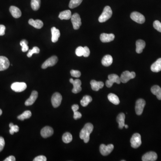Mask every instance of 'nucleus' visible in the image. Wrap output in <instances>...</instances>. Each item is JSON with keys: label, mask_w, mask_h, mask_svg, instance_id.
Segmentation results:
<instances>
[{"label": "nucleus", "mask_w": 161, "mask_h": 161, "mask_svg": "<svg viewBox=\"0 0 161 161\" xmlns=\"http://www.w3.org/2000/svg\"><path fill=\"white\" fill-rule=\"evenodd\" d=\"M92 101V99L91 96H89V95H85L80 100V104L82 105L83 106H86Z\"/></svg>", "instance_id": "obj_30"}, {"label": "nucleus", "mask_w": 161, "mask_h": 161, "mask_svg": "<svg viewBox=\"0 0 161 161\" xmlns=\"http://www.w3.org/2000/svg\"><path fill=\"white\" fill-rule=\"evenodd\" d=\"M115 35L113 34L102 33L100 38L102 42L108 43L112 41L115 38Z\"/></svg>", "instance_id": "obj_17"}, {"label": "nucleus", "mask_w": 161, "mask_h": 161, "mask_svg": "<svg viewBox=\"0 0 161 161\" xmlns=\"http://www.w3.org/2000/svg\"><path fill=\"white\" fill-rule=\"evenodd\" d=\"M34 161H46L47 158L46 157L43 155L38 156L36 157L35 159H34Z\"/></svg>", "instance_id": "obj_43"}, {"label": "nucleus", "mask_w": 161, "mask_h": 161, "mask_svg": "<svg viewBox=\"0 0 161 161\" xmlns=\"http://www.w3.org/2000/svg\"><path fill=\"white\" fill-rule=\"evenodd\" d=\"M71 76L75 78H79L81 75V73L78 70H72L70 71Z\"/></svg>", "instance_id": "obj_40"}, {"label": "nucleus", "mask_w": 161, "mask_h": 161, "mask_svg": "<svg viewBox=\"0 0 161 161\" xmlns=\"http://www.w3.org/2000/svg\"><path fill=\"white\" fill-rule=\"evenodd\" d=\"M52 33V41L53 43H56L58 41L60 36V34L59 30L55 27H53L51 29Z\"/></svg>", "instance_id": "obj_20"}, {"label": "nucleus", "mask_w": 161, "mask_h": 161, "mask_svg": "<svg viewBox=\"0 0 161 161\" xmlns=\"http://www.w3.org/2000/svg\"><path fill=\"white\" fill-rule=\"evenodd\" d=\"M112 11L110 7L106 6L104 8V11L99 18L100 22H104L111 18L112 16Z\"/></svg>", "instance_id": "obj_2"}, {"label": "nucleus", "mask_w": 161, "mask_h": 161, "mask_svg": "<svg viewBox=\"0 0 161 161\" xmlns=\"http://www.w3.org/2000/svg\"><path fill=\"white\" fill-rule=\"evenodd\" d=\"M91 88L94 91H99V90L102 89L104 86V83L102 82H97L96 80H91L90 82Z\"/></svg>", "instance_id": "obj_21"}, {"label": "nucleus", "mask_w": 161, "mask_h": 161, "mask_svg": "<svg viewBox=\"0 0 161 161\" xmlns=\"http://www.w3.org/2000/svg\"><path fill=\"white\" fill-rule=\"evenodd\" d=\"M151 70L153 72L158 73L161 71V58L158 59L151 66Z\"/></svg>", "instance_id": "obj_23"}, {"label": "nucleus", "mask_w": 161, "mask_h": 161, "mask_svg": "<svg viewBox=\"0 0 161 161\" xmlns=\"http://www.w3.org/2000/svg\"><path fill=\"white\" fill-rule=\"evenodd\" d=\"M15 157L13 156H10L4 160V161H15Z\"/></svg>", "instance_id": "obj_46"}, {"label": "nucleus", "mask_w": 161, "mask_h": 161, "mask_svg": "<svg viewBox=\"0 0 161 161\" xmlns=\"http://www.w3.org/2000/svg\"><path fill=\"white\" fill-rule=\"evenodd\" d=\"M74 112V118L75 120H77V119H80L81 118L82 116V115L80 112H78V111H76Z\"/></svg>", "instance_id": "obj_44"}, {"label": "nucleus", "mask_w": 161, "mask_h": 161, "mask_svg": "<svg viewBox=\"0 0 161 161\" xmlns=\"http://www.w3.org/2000/svg\"><path fill=\"white\" fill-rule=\"evenodd\" d=\"M10 11L12 16L15 18H18L21 16V11L19 8L15 6L10 7Z\"/></svg>", "instance_id": "obj_19"}, {"label": "nucleus", "mask_w": 161, "mask_h": 161, "mask_svg": "<svg viewBox=\"0 0 161 161\" xmlns=\"http://www.w3.org/2000/svg\"><path fill=\"white\" fill-rule=\"evenodd\" d=\"M153 26L156 30L161 32V22H160L158 20H156L153 22Z\"/></svg>", "instance_id": "obj_39"}, {"label": "nucleus", "mask_w": 161, "mask_h": 161, "mask_svg": "<svg viewBox=\"0 0 161 161\" xmlns=\"http://www.w3.org/2000/svg\"><path fill=\"white\" fill-rule=\"evenodd\" d=\"M84 47L79 46L78 47L75 51V53L78 57H82L83 55Z\"/></svg>", "instance_id": "obj_38"}, {"label": "nucleus", "mask_w": 161, "mask_h": 161, "mask_svg": "<svg viewBox=\"0 0 161 161\" xmlns=\"http://www.w3.org/2000/svg\"><path fill=\"white\" fill-rule=\"evenodd\" d=\"M5 26L3 25H0V36H3L5 35Z\"/></svg>", "instance_id": "obj_45"}, {"label": "nucleus", "mask_w": 161, "mask_h": 161, "mask_svg": "<svg viewBox=\"0 0 161 161\" xmlns=\"http://www.w3.org/2000/svg\"><path fill=\"white\" fill-rule=\"evenodd\" d=\"M151 91L153 94L157 96L158 100H161V88L160 86L155 85L151 88Z\"/></svg>", "instance_id": "obj_27"}, {"label": "nucleus", "mask_w": 161, "mask_h": 161, "mask_svg": "<svg viewBox=\"0 0 161 161\" xmlns=\"http://www.w3.org/2000/svg\"><path fill=\"white\" fill-rule=\"evenodd\" d=\"M146 104V101L143 99H140L136 101V103L135 111L137 115H141L143 113Z\"/></svg>", "instance_id": "obj_7"}, {"label": "nucleus", "mask_w": 161, "mask_h": 161, "mask_svg": "<svg viewBox=\"0 0 161 161\" xmlns=\"http://www.w3.org/2000/svg\"><path fill=\"white\" fill-rule=\"evenodd\" d=\"M62 97L59 93L56 92L53 94L51 99L52 105L55 108L58 107L62 103Z\"/></svg>", "instance_id": "obj_11"}, {"label": "nucleus", "mask_w": 161, "mask_h": 161, "mask_svg": "<svg viewBox=\"0 0 161 161\" xmlns=\"http://www.w3.org/2000/svg\"><path fill=\"white\" fill-rule=\"evenodd\" d=\"M73 140V136L72 134L69 132H65L62 136V141L64 143H69L72 141Z\"/></svg>", "instance_id": "obj_31"}, {"label": "nucleus", "mask_w": 161, "mask_h": 161, "mask_svg": "<svg viewBox=\"0 0 161 161\" xmlns=\"http://www.w3.org/2000/svg\"><path fill=\"white\" fill-rule=\"evenodd\" d=\"M83 0H70L69 4V7L71 9H74L78 6Z\"/></svg>", "instance_id": "obj_34"}, {"label": "nucleus", "mask_w": 161, "mask_h": 161, "mask_svg": "<svg viewBox=\"0 0 161 161\" xmlns=\"http://www.w3.org/2000/svg\"><path fill=\"white\" fill-rule=\"evenodd\" d=\"M27 85L25 83H13L11 85V88L13 91L16 92H21L26 89Z\"/></svg>", "instance_id": "obj_10"}, {"label": "nucleus", "mask_w": 161, "mask_h": 161, "mask_svg": "<svg viewBox=\"0 0 161 161\" xmlns=\"http://www.w3.org/2000/svg\"><path fill=\"white\" fill-rule=\"evenodd\" d=\"M28 23L30 25L33 26L36 29H41L43 26V22L41 20H38V19L34 20L33 19H30L29 20Z\"/></svg>", "instance_id": "obj_22"}, {"label": "nucleus", "mask_w": 161, "mask_h": 161, "mask_svg": "<svg viewBox=\"0 0 161 161\" xmlns=\"http://www.w3.org/2000/svg\"><path fill=\"white\" fill-rule=\"evenodd\" d=\"M10 65V62L7 58L4 56L0 57V71L7 69Z\"/></svg>", "instance_id": "obj_16"}, {"label": "nucleus", "mask_w": 161, "mask_h": 161, "mask_svg": "<svg viewBox=\"0 0 161 161\" xmlns=\"http://www.w3.org/2000/svg\"><path fill=\"white\" fill-rule=\"evenodd\" d=\"M125 129H127L128 127H129V126L127 125H125Z\"/></svg>", "instance_id": "obj_48"}, {"label": "nucleus", "mask_w": 161, "mask_h": 161, "mask_svg": "<svg viewBox=\"0 0 161 161\" xmlns=\"http://www.w3.org/2000/svg\"><path fill=\"white\" fill-rule=\"evenodd\" d=\"M113 62V58L111 55H106L102 60V64L104 66H109Z\"/></svg>", "instance_id": "obj_28"}, {"label": "nucleus", "mask_w": 161, "mask_h": 161, "mask_svg": "<svg viewBox=\"0 0 161 161\" xmlns=\"http://www.w3.org/2000/svg\"><path fill=\"white\" fill-rule=\"evenodd\" d=\"M40 52V49L37 47H34L32 50H29L27 56L28 57H32L34 53L38 54Z\"/></svg>", "instance_id": "obj_37"}, {"label": "nucleus", "mask_w": 161, "mask_h": 161, "mask_svg": "<svg viewBox=\"0 0 161 161\" xmlns=\"http://www.w3.org/2000/svg\"><path fill=\"white\" fill-rule=\"evenodd\" d=\"M108 80H107L106 82V85L108 88L111 87L114 83H116L118 84H120V77H119L118 75L116 74H110L108 76Z\"/></svg>", "instance_id": "obj_3"}, {"label": "nucleus", "mask_w": 161, "mask_h": 161, "mask_svg": "<svg viewBox=\"0 0 161 161\" xmlns=\"http://www.w3.org/2000/svg\"><path fill=\"white\" fill-rule=\"evenodd\" d=\"M10 127V132L11 135H13L15 132H18L19 131V127L16 125H14L13 123H10L9 125Z\"/></svg>", "instance_id": "obj_36"}, {"label": "nucleus", "mask_w": 161, "mask_h": 161, "mask_svg": "<svg viewBox=\"0 0 161 161\" xmlns=\"http://www.w3.org/2000/svg\"><path fill=\"white\" fill-rule=\"evenodd\" d=\"M58 62V58L57 56H53L48 58L43 64L42 68L45 69L48 67L55 65Z\"/></svg>", "instance_id": "obj_13"}, {"label": "nucleus", "mask_w": 161, "mask_h": 161, "mask_svg": "<svg viewBox=\"0 0 161 161\" xmlns=\"http://www.w3.org/2000/svg\"><path fill=\"white\" fill-rule=\"evenodd\" d=\"M38 96V93L37 91L34 90L32 92L31 96L26 100L25 103L26 106H31L35 103Z\"/></svg>", "instance_id": "obj_18"}, {"label": "nucleus", "mask_w": 161, "mask_h": 161, "mask_svg": "<svg viewBox=\"0 0 161 161\" xmlns=\"http://www.w3.org/2000/svg\"><path fill=\"white\" fill-rule=\"evenodd\" d=\"M69 82L71 83L73 85L74 88L72 90V92L74 94H77L79 93L81 90L82 88L81 87V85H82V82L79 79H75L74 80L73 79L70 78L69 80Z\"/></svg>", "instance_id": "obj_12"}, {"label": "nucleus", "mask_w": 161, "mask_h": 161, "mask_svg": "<svg viewBox=\"0 0 161 161\" xmlns=\"http://www.w3.org/2000/svg\"><path fill=\"white\" fill-rule=\"evenodd\" d=\"M107 97H108V99L110 102H111L114 104L117 105L120 104V101L119 100V98H118L117 95H116L115 94L110 93L108 95Z\"/></svg>", "instance_id": "obj_29"}, {"label": "nucleus", "mask_w": 161, "mask_h": 161, "mask_svg": "<svg viewBox=\"0 0 161 161\" xmlns=\"http://www.w3.org/2000/svg\"><path fill=\"white\" fill-rule=\"evenodd\" d=\"M71 20L74 29L78 30L82 25L81 19L78 13H74L71 17Z\"/></svg>", "instance_id": "obj_9"}, {"label": "nucleus", "mask_w": 161, "mask_h": 161, "mask_svg": "<svg viewBox=\"0 0 161 161\" xmlns=\"http://www.w3.org/2000/svg\"><path fill=\"white\" fill-rule=\"evenodd\" d=\"M32 116V112L30 111H26L22 114L18 116V119L21 120H24L25 119H29Z\"/></svg>", "instance_id": "obj_32"}, {"label": "nucleus", "mask_w": 161, "mask_h": 161, "mask_svg": "<svg viewBox=\"0 0 161 161\" xmlns=\"http://www.w3.org/2000/svg\"><path fill=\"white\" fill-rule=\"evenodd\" d=\"M79 106L77 104L73 105L72 106V109L74 112L78 111V110L79 109Z\"/></svg>", "instance_id": "obj_47"}, {"label": "nucleus", "mask_w": 161, "mask_h": 161, "mask_svg": "<svg viewBox=\"0 0 161 161\" xmlns=\"http://www.w3.org/2000/svg\"><path fill=\"white\" fill-rule=\"evenodd\" d=\"M90 51L89 48L86 46L84 47V52L83 56L85 57H87L90 56Z\"/></svg>", "instance_id": "obj_41"}, {"label": "nucleus", "mask_w": 161, "mask_h": 161, "mask_svg": "<svg viewBox=\"0 0 161 161\" xmlns=\"http://www.w3.org/2000/svg\"><path fill=\"white\" fill-rule=\"evenodd\" d=\"M135 77L136 74L135 72H130L129 71H125L121 74L120 77V79L121 82H122L123 83H125L129 82L130 80L134 78Z\"/></svg>", "instance_id": "obj_4"}, {"label": "nucleus", "mask_w": 161, "mask_h": 161, "mask_svg": "<svg viewBox=\"0 0 161 161\" xmlns=\"http://www.w3.org/2000/svg\"><path fill=\"white\" fill-rule=\"evenodd\" d=\"M125 116L123 113H120L118 115L117 117V121L119 124V127L120 129H122L125 126Z\"/></svg>", "instance_id": "obj_26"}, {"label": "nucleus", "mask_w": 161, "mask_h": 161, "mask_svg": "<svg viewBox=\"0 0 161 161\" xmlns=\"http://www.w3.org/2000/svg\"><path fill=\"white\" fill-rule=\"evenodd\" d=\"M2 111L1 109H0V116L2 115Z\"/></svg>", "instance_id": "obj_49"}, {"label": "nucleus", "mask_w": 161, "mask_h": 161, "mask_svg": "<svg viewBox=\"0 0 161 161\" xmlns=\"http://www.w3.org/2000/svg\"><path fill=\"white\" fill-rule=\"evenodd\" d=\"M130 18L134 22L139 23L143 24L145 22V17L143 15L137 12H133L130 15Z\"/></svg>", "instance_id": "obj_6"}, {"label": "nucleus", "mask_w": 161, "mask_h": 161, "mask_svg": "<svg viewBox=\"0 0 161 161\" xmlns=\"http://www.w3.org/2000/svg\"><path fill=\"white\" fill-rule=\"evenodd\" d=\"M54 131L51 127L46 126L42 129L41 131V135L44 138H48L52 136L53 134Z\"/></svg>", "instance_id": "obj_15"}, {"label": "nucleus", "mask_w": 161, "mask_h": 161, "mask_svg": "<svg viewBox=\"0 0 161 161\" xmlns=\"http://www.w3.org/2000/svg\"><path fill=\"white\" fill-rule=\"evenodd\" d=\"M130 143L131 146L134 149H136L141 145V136L139 133H134L131 138Z\"/></svg>", "instance_id": "obj_5"}, {"label": "nucleus", "mask_w": 161, "mask_h": 161, "mask_svg": "<svg viewBox=\"0 0 161 161\" xmlns=\"http://www.w3.org/2000/svg\"><path fill=\"white\" fill-rule=\"evenodd\" d=\"M71 17L72 13L71 11L69 10H66L60 12L59 15L58 17L61 20H69L71 19Z\"/></svg>", "instance_id": "obj_25"}, {"label": "nucleus", "mask_w": 161, "mask_h": 161, "mask_svg": "<svg viewBox=\"0 0 161 161\" xmlns=\"http://www.w3.org/2000/svg\"><path fill=\"white\" fill-rule=\"evenodd\" d=\"M41 1L40 0H32L31 7L33 10H38L40 8Z\"/></svg>", "instance_id": "obj_33"}, {"label": "nucleus", "mask_w": 161, "mask_h": 161, "mask_svg": "<svg viewBox=\"0 0 161 161\" xmlns=\"http://www.w3.org/2000/svg\"><path fill=\"white\" fill-rule=\"evenodd\" d=\"M136 52L137 53H141L146 47V42L144 40L138 39L136 41Z\"/></svg>", "instance_id": "obj_24"}, {"label": "nucleus", "mask_w": 161, "mask_h": 161, "mask_svg": "<svg viewBox=\"0 0 161 161\" xmlns=\"http://www.w3.org/2000/svg\"><path fill=\"white\" fill-rule=\"evenodd\" d=\"M94 130L93 125L91 123H87L80 132V137L84 140L85 143H87L90 140V136Z\"/></svg>", "instance_id": "obj_1"}, {"label": "nucleus", "mask_w": 161, "mask_h": 161, "mask_svg": "<svg viewBox=\"0 0 161 161\" xmlns=\"http://www.w3.org/2000/svg\"><path fill=\"white\" fill-rule=\"evenodd\" d=\"M157 154L154 152H149L145 153L142 156L143 161H154L157 159Z\"/></svg>", "instance_id": "obj_14"}, {"label": "nucleus", "mask_w": 161, "mask_h": 161, "mask_svg": "<svg viewBox=\"0 0 161 161\" xmlns=\"http://www.w3.org/2000/svg\"><path fill=\"white\" fill-rule=\"evenodd\" d=\"M5 145V141L4 138L0 136V152L2 151Z\"/></svg>", "instance_id": "obj_42"}, {"label": "nucleus", "mask_w": 161, "mask_h": 161, "mask_svg": "<svg viewBox=\"0 0 161 161\" xmlns=\"http://www.w3.org/2000/svg\"><path fill=\"white\" fill-rule=\"evenodd\" d=\"M28 42L25 39H23L20 42V45L22 47V51L23 52H26L29 49V47L28 46Z\"/></svg>", "instance_id": "obj_35"}, {"label": "nucleus", "mask_w": 161, "mask_h": 161, "mask_svg": "<svg viewBox=\"0 0 161 161\" xmlns=\"http://www.w3.org/2000/svg\"><path fill=\"white\" fill-rule=\"evenodd\" d=\"M114 148V146L112 144H109L107 146L104 144H101L100 146L99 150L102 155L107 156L111 153Z\"/></svg>", "instance_id": "obj_8"}]
</instances>
